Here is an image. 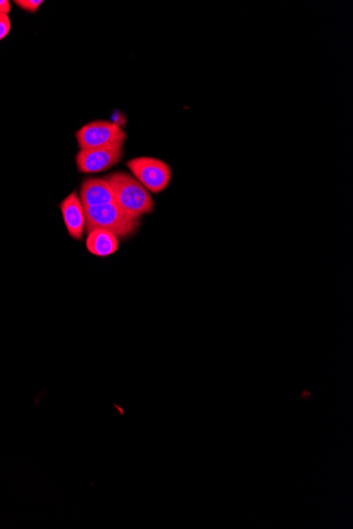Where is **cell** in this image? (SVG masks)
Returning a JSON list of instances; mask_svg holds the SVG:
<instances>
[{"instance_id": "cell-6", "label": "cell", "mask_w": 353, "mask_h": 529, "mask_svg": "<svg viewBox=\"0 0 353 529\" xmlns=\"http://www.w3.org/2000/svg\"><path fill=\"white\" fill-rule=\"evenodd\" d=\"M61 208L66 230H67L69 236L76 242H81L85 233L86 217L85 207L77 196L76 191L71 192L68 197L59 204Z\"/></svg>"}, {"instance_id": "cell-5", "label": "cell", "mask_w": 353, "mask_h": 529, "mask_svg": "<svg viewBox=\"0 0 353 529\" xmlns=\"http://www.w3.org/2000/svg\"><path fill=\"white\" fill-rule=\"evenodd\" d=\"M123 155V147L80 149L75 155L76 168L82 173L103 172L117 165Z\"/></svg>"}, {"instance_id": "cell-4", "label": "cell", "mask_w": 353, "mask_h": 529, "mask_svg": "<svg viewBox=\"0 0 353 529\" xmlns=\"http://www.w3.org/2000/svg\"><path fill=\"white\" fill-rule=\"evenodd\" d=\"M127 165L137 181L153 194L164 191L172 181V168L164 161L152 156H137L128 161Z\"/></svg>"}, {"instance_id": "cell-2", "label": "cell", "mask_w": 353, "mask_h": 529, "mask_svg": "<svg viewBox=\"0 0 353 529\" xmlns=\"http://www.w3.org/2000/svg\"><path fill=\"white\" fill-rule=\"evenodd\" d=\"M85 217L86 233L103 230L115 234L118 239L134 236L140 226V219L131 217L115 202L101 207H85Z\"/></svg>"}, {"instance_id": "cell-10", "label": "cell", "mask_w": 353, "mask_h": 529, "mask_svg": "<svg viewBox=\"0 0 353 529\" xmlns=\"http://www.w3.org/2000/svg\"><path fill=\"white\" fill-rule=\"evenodd\" d=\"M11 31V21L9 15L0 14V40L7 38Z\"/></svg>"}, {"instance_id": "cell-8", "label": "cell", "mask_w": 353, "mask_h": 529, "mask_svg": "<svg viewBox=\"0 0 353 529\" xmlns=\"http://www.w3.org/2000/svg\"><path fill=\"white\" fill-rule=\"evenodd\" d=\"M86 249L93 256L109 257L118 251L119 239L110 232L93 230L87 233Z\"/></svg>"}, {"instance_id": "cell-1", "label": "cell", "mask_w": 353, "mask_h": 529, "mask_svg": "<svg viewBox=\"0 0 353 529\" xmlns=\"http://www.w3.org/2000/svg\"><path fill=\"white\" fill-rule=\"evenodd\" d=\"M111 186L117 206L125 213L140 219L152 214L154 201L149 191L139 181L124 172H116L104 178Z\"/></svg>"}, {"instance_id": "cell-7", "label": "cell", "mask_w": 353, "mask_h": 529, "mask_svg": "<svg viewBox=\"0 0 353 529\" xmlns=\"http://www.w3.org/2000/svg\"><path fill=\"white\" fill-rule=\"evenodd\" d=\"M79 198L84 207H101L115 202L111 186L105 179L84 180Z\"/></svg>"}, {"instance_id": "cell-11", "label": "cell", "mask_w": 353, "mask_h": 529, "mask_svg": "<svg viewBox=\"0 0 353 529\" xmlns=\"http://www.w3.org/2000/svg\"><path fill=\"white\" fill-rule=\"evenodd\" d=\"M11 12V4L8 0H0V14L9 15Z\"/></svg>"}, {"instance_id": "cell-3", "label": "cell", "mask_w": 353, "mask_h": 529, "mask_svg": "<svg viewBox=\"0 0 353 529\" xmlns=\"http://www.w3.org/2000/svg\"><path fill=\"white\" fill-rule=\"evenodd\" d=\"M80 149L123 147L127 132L117 123L93 121L84 125L75 134Z\"/></svg>"}, {"instance_id": "cell-9", "label": "cell", "mask_w": 353, "mask_h": 529, "mask_svg": "<svg viewBox=\"0 0 353 529\" xmlns=\"http://www.w3.org/2000/svg\"><path fill=\"white\" fill-rule=\"evenodd\" d=\"M15 4L17 7L29 12V13H37L44 2H41V0H16Z\"/></svg>"}]
</instances>
